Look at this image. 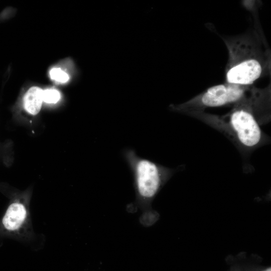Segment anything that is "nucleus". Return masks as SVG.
I'll use <instances>...</instances> for the list:
<instances>
[{
	"label": "nucleus",
	"instance_id": "0eeeda50",
	"mask_svg": "<svg viewBox=\"0 0 271 271\" xmlns=\"http://www.w3.org/2000/svg\"><path fill=\"white\" fill-rule=\"evenodd\" d=\"M60 99V92L56 89H47L43 91V100L47 103H56Z\"/></svg>",
	"mask_w": 271,
	"mask_h": 271
},
{
	"label": "nucleus",
	"instance_id": "39448f33",
	"mask_svg": "<svg viewBox=\"0 0 271 271\" xmlns=\"http://www.w3.org/2000/svg\"><path fill=\"white\" fill-rule=\"evenodd\" d=\"M248 98L237 104L228 116V125L233 134L243 146L253 147L260 141L261 129L249 106Z\"/></svg>",
	"mask_w": 271,
	"mask_h": 271
},
{
	"label": "nucleus",
	"instance_id": "f03ea898",
	"mask_svg": "<svg viewBox=\"0 0 271 271\" xmlns=\"http://www.w3.org/2000/svg\"><path fill=\"white\" fill-rule=\"evenodd\" d=\"M0 190L9 198L7 207L0 218V247L5 240L12 239L33 251L43 249L46 237L34 230L28 195L11 192L1 184Z\"/></svg>",
	"mask_w": 271,
	"mask_h": 271
},
{
	"label": "nucleus",
	"instance_id": "f257e3e1",
	"mask_svg": "<svg viewBox=\"0 0 271 271\" xmlns=\"http://www.w3.org/2000/svg\"><path fill=\"white\" fill-rule=\"evenodd\" d=\"M257 38L244 35L226 42L227 83L249 86L265 74L269 66V57Z\"/></svg>",
	"mask_w": 271,
	"mask_h": 271
},
{
	"label": "nucleus",
	"instance_id": "20e7f679",
	"mask_svg": "<svg viewBox=\"0 0 271 271\" xmlns=\"http://www.w3.org/2000/svg\"><path fill=\"white\" fill-rule=\"evenodd\" d=\"M249 86L226 82L209 88L205 91L189 101L179 105H172V110L188 112L192 108H205L235 104L248 98Z\"/></svg>",
	"mask_w": 271,
	"mask_h": 271
},
{
	"label": "nucleus",
	"instance_id": "6e6552de",
	"mask_svg": "<svg viewBox=\"0 0 271 271\" xmlns=\"http://www.w3.org/2000/svg\"><path fill=\"white\" fill-rule=\"evenodd\" d=\"M50 76L52 79L63 83L70 79L69 75L59 68L52 69L50 71Z\"/></svg>",
	"mask_w": 271,
	"mask_h": 271
},
{
	"label": "nucleus",
	"instance_id": "1a4fd4ad",
	"mask_svg": "<svg viewBox=\"0 0 271 271\" xmlns=\"http://www.w3.org/2000/svg\"><path fill=\"white\" fill-rule=\"evenodd\" d=\"M263 271H271V269H270V268H268L267 269H266L265 270H263Z\"/></svg>",
	"mask_w": 271,
	"mask_h": 271
},
{
	"label": "nucleus",
	"instance_id": "7ed1b4c3",
	"mask_svg": "<svg viewBox=\"0 0 271 271\" xmlns=\"http://www.w3.org/2000/svg\"><path fill=\"white\" fill-rule=\"evenodd\" d=\"M123 155L133 176L134 204L143 213L149 212L154 198L174 171L139 156L132 149H124Z\"/></svg>",
	"mask_w": 271,
	"mask_h": 271
},
{
	"label": "nucleus",
	"instance_id": "423d86ee",
	"mask_svg": "<svg viewBox=\"0 0 271 271\" xmlns=\"http://www.w3.org/2000/svg\"><path fill=\"white\" fill-rule=\"evenodd\" d=\"M43 91L40 87L33 86L25 94L24 106L28 113L36 115L39 112L43 101Z\"/></svg>",
	"mask_w": 271,
	"mask_h": 271
}]
</instances>
